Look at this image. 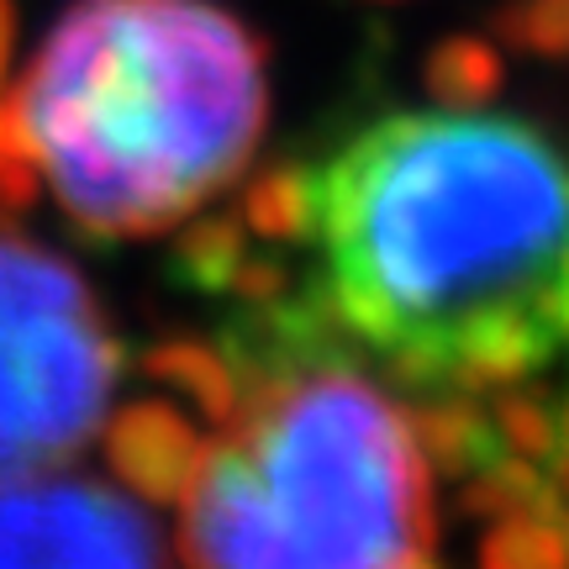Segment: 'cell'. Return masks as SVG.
Here are the masks:
<instances>
[{"instance_id":"obj_3","label":"cell","mask_w":569,"mask_h":569,"mask_svg":"<svg viewBox=\"0 0 569 569\" xmlns=\"http://www.w3.org/2000/svg\"><path fill=\"white\" fill-rule=\"evenodd\" d=\"M269 122L264 48L211 0H80L0 96V153L90 238L211 206Z\"/></svg>"},{"instance_id":"obj_6","label":"cell","mask_w":569,"mask_h":569,"mask_svg":"<svg viewBox=\"0 0 569 569\" xmlns=\"http://www.w3.org/2000/svg\"><path fill=\"white\" fill-rule=\"evenodd\" d=\"M528 27L538 32V42H569V0H538Z\"/></svg>"},{"instance_id":"obj_1","label":"cell","mask_w":569,"mask_h":569,"mask_svg":"<svg viewBox=\"0 0 569 569\" xmlns=\"http://www.w3.org/2000/svg\"><path fill=\"white\" fill-rule=\"evenodd\" d=\"M184 259L222 301L206 343L338 359L459 422L569 369V148L469 96L396 106L264 174Z\"/></svg>"},{"instance_id":"obj_2","label":"cell","mask_w":569,"mask_h":569,"mask_svg":"<svg viewBox=\"0 0 569 569\" xmlns=\"http://www.w3.org/2000/svg\"><path fill=\"white\" fill-rule=\"evenodd\" d=\"M174 401L111 411V465L174 511L196 565H422L438 486L422 417L338 359L169 348Z\"/></svg>"},{"instance_id":"obj_4","label":"cell","mask_w":569,"mask_h":569,"mask_svg":"<svg viewBox=\"0 0 569 569\" xmlns=\"http://www.w3.org/2000/svg\"><path fill=\"white\" fill-rule=\"evenodd\" d=\"M122 343L53 248L0 227V480L74 465L117 411Z\"/></svg>"},{"instance_id":"obj_5","label":"cell","mask_w":569,"mask_h":569,"mask_svg":"<svg viewBox=\"0 0 569 569\" xmlns=\"http://www.w3.org/2000/svg\"><path fill=\"white\" fill-rule=\"evenodd\" d=\"M153 501L69 465L0 480V565H159Z\"/></svg>"}]
</instances>
